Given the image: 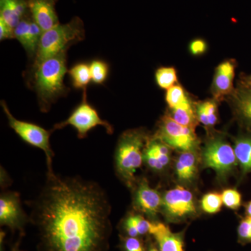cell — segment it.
<instances>
[{
  "label": "cell",
  "instance_id": "6da1fadb",
  "mask_svg": "<svg viewBox=\"0 0 251 251\" xmlns=\"http://www.w3.org/2000/svg\"><path fill=\"white\" fill-rule=\"evenodd\" d=\"M29 207L38 251H108L111 205L98 183L47 173Z\"/></svg>",
  "mask_w": 251,
  "mask_h": 251
},
{
  "label": "cell",
  "instance_id": "7a4b0ae2",
  "mask_svg": "<svg viewBox=\"0 0 251 251\" xmlns=\"http://www.w3.org/2000/svg\"><path fill=\"white\" fill-rule=\"evenodd\" d=\"M41 63L33 70L26 72V80L30 88L35 91L41 112H49L59 99L70 92L64 82L67 70V50Z\"/></svg>",
  "mask_w": 251,
  "mask_h": 251
},
{
  "label": "cell",
  "instance_id": "3957f363",
  "mask_svg": "<svg viewBox=\"0 0 251 251\" xmlns=\"http://www.w3.org/2000/svg\"><path fill=\"white\" fill-rule=\"evenodd\" d=\"M148 140L146 132L136 128L124 132L117 142L114 156L115 174L132 190L137 182L135 173L144 162V151Z\"/></svg>",
  "mask_w": 251,
  "mask_h": 251
},
{
  "label": "cell",
  "instance_id": "277c9868",
  "mask_svg": "<svg viewBox=\"0 0 251 251\" xmlns=\"http://www.w3.org/2000/svg\"><path fill=\"white\" fill-rule=\"evenodd\" d=\"M85 31L82 20L74 17L67 24H59L43 32L35 57L29 71L33 70L44 60L58 54L63 50L69 49L73 44L84 40Z\"/></svg>",
  "mask_w": 251,
  "mask_h": 251
},
{
  "label": "cell",
  "instance_id": "5b68a950",
  "mask_svg": "<svg viewBox=\"0 0 251 251\" xmlns=\"http://www.w3.org/2000/svg\"><path fill=\"white\" fill-rule=\"evenodd\" d=\"M1 108L7 118L10 128H12L16 133L28 145L34 148L40 149L45 153L47 163V173H53L52 169V158L54 156L51 149L50 138L53 130H46L40 126L22 120H18L10 112L4 100L1 101Z\"/></svg>",
  "mask_w": 251,
  "mask_h": 251
},
{
  "label": "cell",
  "instance_id": "8992f818",
  "mask_svg": "<svg viewBox=\"0 0 251 251\" xmlns=\"http://www.w3.org/2000/svg\"><path fill=\"white\" fill-rule=\"evenodd\" d=\"M201 158L203 167L214 170L221 179L232 174L238 163L234 148L221 136L213 137L206 142Z\"/></svg>",
  "mask_w": 251,
  "mask_h": 251
},
{
  "label": "cell",
  "instance_id": "52a82bcc",
  "mask_svg": "<svg viewBox=\"0 0 251 251\" xmlns=\"http://www.w3.org/2000/svg\"><path fill=\"white\" fill-rule=\"evenodd\" d=\"M67 126H71L76 130L77 137L80 139L87 138L89 132L98 126H103L108 134L112 135L114 132L112 126L108 121L102 120L98 111L87 101V90L83 91L82 102L73 110L67 120L56 124L52 130L54 132Z\"/></svg>",
  "mask_w": 251,
  "mask_h": 251
},
{
  "label": "cell",
  "instance_id": "ba28073f",
  "mask_svg": "<svg viewBox=\"0 0 251 251\" xmlns=\"http://www.w3.org/2000/svg\"><path fill=\"white\" fill-rule=\"evenodd\" d=\"M196 200L189 190L181 186L166 191L162 197L161 211L170 222L179 223L197 214Z\"/></svg>",
  "mask_w": 251,
  "mask_h": 251
},
{
  "label": "cell",
  "instance_id": "9c48e42d",
  "mask_svg": "<svg viewBox=\"0 0 251 251\" xmlns=\"http://www.w3.org/2000/svg\"><path fill=\"white\" fill-rule=\"evenodd\" d=\"M154 138L181 152L193 151L198 143L194 129L179 125L168 115L161 119Z\"/></svg>",
  "mask_w": 251,
  "mask_h": 251
},
{
  "label": "cell",
  "instance_id": "30bf717a",
  "mask_svg": "<svg viewBox=\"0 0 251 251\" xmlns=\"http://www.w3.org/2000/svg\"><path fill=\"white\" fill-rule=\"evenodd\" d=\"M29 216L23 210L19 193L4 191L0 196V225L8 227L13 232L24 233Z\"/></svg>",
  "mask_w": 251,
  "mask_h": 251
},
{
  "label": "cell",
  "instance_id": "8fae6325",
  "mask_svg": "<svg viewBox=\"0 0 251 251\" xmlns=\"http://www.w3.org/2000/svg\"><path fill=\"white\" fill-rule=\"evenodd\" d=\"M133 190V206L135 210L147 216L150 221H156L161 210V194L150 186L145 178L136 182Z\"/></svg>",
  "mask_w": 251,
  "mask_h": 251
},
{
  "label": "cell",
  "instance_id": "7c38bea8",
  "mask_svg": "<svg viewBox=\"0 0 251 251\" xmlns=\"http://www.w3.org/2000/svg\"><path fill=\"white\" fill-rule=\"evenodd\" d=\"M57 1V0H27L29 14L43 32L60 24L55 9Z\"/></svg>",
  "mask_w": 251,
  "mask_h": 251
},
{
  "label": "cell",
  "instance_id": "4fadbf2b",
  "mask_svg": "<svg viewBox=\"0 0 251 251\" xmlns=\"http://www.w3.org/2000/svg\"><path fill=\"white\" fill-rule=\"evenodd\" d=\"M150 235L160 251H184V231L175 233L167 225L154 221Z\"/></svg>",
  "mask_w": 251,
  "mask_h": 251
},
{
  "label": "cell",
  "instance_id": "5bb4252c",
  "mask_svg": "<svg viewBox=\"0 0 251 251\" xmlns=\"http://www.w3.org/2000/svg\"><path fill=\"white\" fill-rule=\"evenodd\" d=\"M235 65L231 60L221 63L216 68L212 84V92L217 99H221L232 92Z\"/></svg>",
  "mask_w": 251,
  "mask_h": 251
},
{
  "label": "cell",
  "instance_id": "9a60e30c",
  "mask_svg": "<svg viewBox=\"0 0 251 251\" xmlns=\"http://www.w3.org/2000/svg\"><path fill=\"white\" fill-rule=\"evenodd\" d=\"M153 221L145 219L141 214L130 213L122 220L120 224L122 235L131 237H141L150 235Z\"/></svg>",
  "mask_w": 251,
  "mask_h": 251
},
{
  "label": "cell",
  "instance_id": "2e32d148",
  "mask_svg": "<svg viewBox=\"0 0 251 251\" xmlns=\"http://www.w3.org/2000/svg\"><path fill=\"white\" fill-rule=\"evenodd\" d=\"M28 14L27 0H0V18L12 29Z\"/></svg>",
  "mask_w": 251,
  "mask_h": 251
},
{
  "label": "cell",
  "instance_id": "e0dca14e",
  "mask_svg": "<svg viewBox=\"0 0 251 251\" xmlns=\"http://www.w3.org/2000/svg\"><path fill=\"white\" fill-rule=\"evenodd\" d=\"M198 171V158L193 151L180 153L175 163V173L180 182L189 184L196 179Z\"/></svg>",
  "mask_w": 251,
  "mask_h": 251
},
{
  "label": "cell",
  "instance_id": "ac0fdd59",
  "mask_svg": "<svg viewBox=\"0 0 251 251\" xmlns=\"http://www.w3.org/2000/svg\"><path fill=\"white\" fill-rule=\"evenodd\" d=\"M234 107L238 117L251 128V87L239 88L234 96Z\"/></svg>",
  "mask_w": 251,
  "mask_h": 251
},
{
  "label": "cell",
  "instance_id": "d6986e66",
  "mask_svg": "<svg viewBox=\"0 0 251 251\" xmlns=\"http://www.w3.org/2000/svg\"><path fill=\"white\" fill-rule=\"evenodd\" d=\"M234 153L242 175L251 172V136H242L234 141Z\"/></svg>",
  "mask_w": 251,
  "mask_h": 251
},
{
  "label": "cell",
  "instance_id": "ffe728a7",
  "mask_svg": "<svg viewBox=\"0 0 251 251\" xmlns=\"http://www.w3.org/2000/svg\"><path fill=\"white\" fill-rule=\"evenodd\" d=\"M68 73L74 88L87 90V86L92 81L90 64L86 62L77 63L68 71Z\"/></svg>",
  "mask_w": 251,
  "mask_h": 251
},
{
  "label": "cell",
  "instance_id": "44dd1931",
  "mask_svg": "<svg viewBox=\"0 0 251 251\" xmlns=\"http://www.w3.org/2000/svg\"><path fill=\"white\" fill-rule=\"evenodd\" d=\"M171 115L169 116L173 120L184 126L194 129L198 119L191 100L179 107L171 109Z\"/></svg>",
  "mask_w": 251,
  "mask_h": 251
},
{
  "label": "cell",
  "instance_id": "7402d4cb",
  "mask_svg": "<svg viewBox=\"0 0 251 251\" xmlns=\"http://www.w3.org/2000/svg\"><path fill=\"white\" fill-rule=\"evenodd\" d=\"M196 113L198 121L206 126H213L218 121L217 105L215 100H206L198 103Z\"/></svg>",
  "mask_w": 251,
  "mask_h": 251
},
{
  "label": "cell",
  "instance_id": "603a6c76",
  "mask_svg": "<svg viewBox=\"0 0 251 251\" xmlns=\"http://www.w3.org/2000/svg\"><path fill=\"white\" fill-rule=\"evenodd\" d=\"M90 67L92 82L96 85H103L110 72L108 63L100 59H94L90 63Z\"/></svg>",
  "mask_w": 251,
  "mask_h": 251
},
{
  "label": "cell",
  "instance_id": "cb8c5ba5",
  "mask_svg": "<svg viewBox=\"0 0 251 251\" xmlns=\"http://www.w3.org/2000/svg\"><path fill=\"white\" fill-rule=\"evenodd\" d=\"M155 77L157 85L165 90L171 88L177 82L176 71L172 67L159 68L155 74Z\"/></svg>",
  "mask_w": 251,
  "mask_h": 251
},
{
  "label": "cell",
  "instance_id": "d4e9b609",
  "mask_svg": "<svg viewBox=\"0 0 251 251\" xmlns=\"http://www.w3.org/2000/svg\"><path fill=\"white\" fill-rule=\"evenodd\" d=\"M201 208L204 212L214 214L221 210L223 204L221 194L217 192L206 193L201 200Z\"/></svg>",
  "mask_w": 251,
  "mask_h": 251
},
{
  "label": "cell",
  "instance_id": "484cf974",
  "mask_svg": "<svg viewBox=\"0 0 251 251\" xmlns=\"http://www.w3.org/2000/svg\"><path fill=\"white\" fill-rule=\"evenodd\" d=\"M166 100L171 109L176 108L190 101L188 96L181 86L174 85L167 91Z\"/></svg>",
  "mask_w": 251,
  "mask_h": 251
},
{
  "label": "cell",
  "instance_id": "4316f807",
  "mask_svg": "<svg viewBox=\"0 0 251 251\" xmlns=\"http://www.w3.org/2000/svg\"><path fill=\"white\" fill-rule=\"evenodd\" d=\"M31 20L32 18L30 14H28L14 28V39L18 40V42L22 45L25 50L27 49L28 45Z\"/></svg>",
  "mask_w": 251,
  "mask_h": 251
},
{
  "label": "cell",
  "instance_id": "83f0119b",
  "mask_svg": "<svg viewBox=\"0 0 251 251\" xmlns=\"http://www.w3.org/2000/svg\"><path fill=\"white\" fill-rule=\"evenodd\" d=\"M122 251H146L147 246L141 237H131L120 235Z\"/></svg>",
  "mask_w": 251,
  "mask_h": 251
},
{
  "label": "cell",
  "instance_id": "f1b7e54d",
  "mask_svg": "<svg viewBox=\"0 0 251 251\" xmlns=\"http://www.w3.org/2000/svg\"><path fill=\"white\" fill-rule=\"evenodd\" d=\"M221 197L223 204L229 209L236 210L242 205V195L234 188L224 190L221 194Z\"/></svg>",
  "mask_w": 251,
  "mask_h": 251
},
{
  "label": "cell",
  "instance_id": "f546056e",
  "mask_svg": "<svg viewBox=\"0 0 251 251\" xmlns=\"http://www.w3.org/2000/svg\"><path fill=\"white\" fill-rule=\"evenodd\" d=\"M238 242L243 245L251 243V217L241 220L237 228Z\"/></svg>",
  "mask_w": 251,
  "mask_h": 251
},
{
  "label": "cell",
  "instance_id": "4dcf8cb0",
  "mask_svg": "<svg viewBox=\"0 0 251 251\" xmlns=\"http://www.w3.org/2000/svg\"><path fill=\"white\" fill-rule=\"evenodd\" d=\"M14 29L10 27L4 20L0 18V40L14 39Z\"/></svg>",
  "mask_w": 251,
  "mask_h": 251
},
{
  "label": "cell",
  "instance_id": "1f68e13d",
  "mask_svg": "<svg viewBox=\"0 0 251 251\" xmlns=\"http://www.w3.org/2000/svg\"><path fill=\"white\" fill-rule=\"evenodd\" d=\"M190 50L193 55H201L204 54L206 50V44L202 39H196L191 42Z\"/></svg>",
  "mask_w": 251,
  "mask_h": 251
},
{
  "label": "cell",
  "instance_id": "d6a6232c",
  "mask_svg": "<svg viewBox=\"0 0 251 251\" xmlns=\"http://www.w3.org/2000/svg\"><path fill=\"white\" fill-rule=\"evenodd\" d=\"M148 242L146 244V251H160L158 248L157 247L156 244L155 243H153L151 239H150V241H148Z\"/></svg>",
  "mask_w": 251,
  "mask_h": 251
},
{
  "label": "cell",
  "instance_id": "836d02e7",
  "mask_svg": "<svg viewBox=\"0 0 251 251\" xmlns=\"http://www.w3.org/2000/svg\"><path fill=\"white\" fill-rule=\"evenodd\" d=\"M245 212L247 216L251 217V201L247 203L245 206Z\"/></svg>",
  "mask_w": 251,
  "mask_h": 251
},
{
  "label": "cell",
  "instance_id": "e575fe53",
  "mask_svg": "<svg viewBox=\"0 0 251 251\" xmlns=\"http://www.w3.org/2000/svg\"><path fill=\"white\" fill-rule=\"evenodd\" d=\"M11 251H21L19 249V244H18V243L17 244L15 245V247L12 248V250H11Z\"/></svg>",
  "mask_w": 251,
  "mask_h": 251
},
{
  "label": "cell",
  "instance_id": "d590c367",
  "mask_svg": "<svg viewBox=\"0 0 251 251\" xmlns=\"http://www.w3.org/2000/svg\"><path fill=\"white\" fill-rule=\"evenodd\" d=\"M249 85H251V77H249Z\"/></svg>",
  "mask_w": 251,
  "mask_h": 251
},
{
  "label": "cell",
  "instance_id": "8d00e7d4",
  "mask_svg": "<svg viewBox=\"0 0 251 251\" xmlns=\"http://www.w3.org/2000/svg\"><path fill=\"white\" fill-rule=\"evenodd\" d=\"M249 87H251V85H249Z\"/></svg>",
  "mask_w": 251,
  "mask_h": 251
}]
</instances>
